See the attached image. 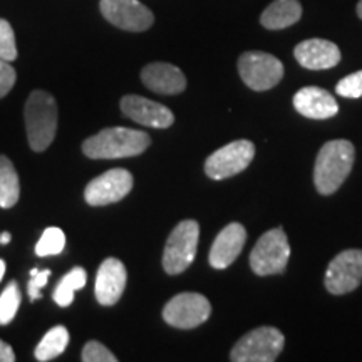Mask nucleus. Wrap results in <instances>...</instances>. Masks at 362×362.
I'll return each mask as SVG.
<instances>
[{"label":"nucleus","instance_id":"f8f14e48","mask_svg":"<svg viewBox=\"0 0 362 362\" xmlns=\"http://www.w3.org/2000/svg\"><path fill=\"white\" fill-rule=\"evenodd\" d=\"M101 13L107 22L129 33H143L155 22V16L138 0H101Z\"/></svg>","mask_w":362,"mask_h":362},{"label":"nucleus","instance_id":"6ab92c4d","mask_svg":"<svg viewBox=\"0 0 362 362\" xmlns=\"http://www.w3.org/2000/svg\"><path fill=\"white\" fill-rule=\"evenodd\" d=\"M302 17V6L298 0H275L262 13L260 22L265 29L279 30L291 27Z\"/></svg>","mask_w":362,"mask_h":362},{"label":"nucleus","instance_id":"f3484780","mask_svg":"<svg viewBox=\"0 0 362 362\" xmlns=\"http://www.w3.org/2000/svg\"><path fill=\"white\" fill-rule=\"evenodd\" d=\"M293 107L298 115L310 119H329L339 111V104L332 94L315 86H307L298 90L293 96Z\"/></svg>","mask_w":362,"mask_h":362},{"label":"nucleus","instance_id":"412c9836","mask_svg":"<svg viewBox=\"0 0 362 362\" xmlns=\"http://www.w3.org/2000/svg\"><path fill=\"white\" fill-rule=\"evenodd\" d=\"M67 344H69L67 329L64 325H56L40 339L37 347H35V359L40 362L56 359L57 356H61L66 351Z\"/></svg>","mask_w":362,"mask_h":362},{"label":"nucleus","instance_id":"f03ea898","mask_svg":"<svg viewBox=\"0 0 362 362\" xmlns=\"http://www.w3.org/2000/svg\"><path fill=\"white\" fill-rule=\"evenodd\" d=\"M354 146L347 139H334L320 148L315 160L314 183L320 194L336 193L354 165Z\"/></svg>","mask_w":362,"mask_h":362},{"label":"nucleus","instance_id":"c85d7f7f","mask_svg":"<svg viewBox=\"0 0 362 362\" xmlns=\"http://www.w3.org/2000/svg\"><path fill=\"white\" fill-rule=\"evenodd\" d=\"M16 69H13L11 62L0 59V98L7 96L11 93L13 84H16Z\"/></svg>","mask_w":362,"mask_h":362},{"label":"nucleus","instance_id":"9b49d317","mask_svg":"<svg viewBox=\"0 0 362 362\" xmlns=\"http://www.w3.org/2000/svg\"><path fill=\"white\" fill-rule=\"evenodd\" d=\"M134 180L128 170L115 168L89 181L84 198L90 206H106L121 202L133 189Z\"/></svg>","mask_w":362,"mask_h":362},{"label":"nucleus","instance_id":"c756f323","mask_svg":"<svg viewBox=\"0 0 362 362\" xmlns=\"http://www.w3.org/2000/svg\"><path fill=\"white\" fill-rule=\"evenodd\" d=\"M16 361V352L7 342L0 339V362H13Z\"/></svg>","mask_w":362,"mask_h":362},{"label":"nucleus","instance_id":"dca6fc26","mask_svg":"<svg viewBox=\"0 0 362 362\" xmlns=\"http://www.w3.org/2000/svg\"><path fill=\"white\" fill-rule=\"evenodd\" d=\"M247 240L245 226L240 223H230L215 238L210 250V265L214 269L223 270L237 260L242 253Z\"/></svg>","mask_w":362,"mask_h":362},{"label":"nucleus","instance_id":"7ed1b4c3","mask_svg":"<svg viewBox=\"0 0 362 362\" xmlns=\"http://www.w3.org/2000/svg\"><path fill=\"white\" fill-rule=\"evenodd\" d=\"M27 139L34 151H45L56 138L57 104L45 90H34L24 110Z\"/></svg>","mask_w":362,"mask_h":362},{"label":"nucleus","instance_id":"5701e85b","mask_svg":"<svg viewBox=\"0 0 362 362\" xmlns=\"http://www.w3.org/2000/svg\"><path fill=\"white\" fill-rule=\"evenodd\" d=\"M22 296L17 282H11L0 293V325L11 324L19 310Z\"/></svg>","mask_w":362,"mask_h":362},{"label":"nucleus","instance_id":"ddd939ff","mask_svg":"<svg viewBox=\"0 0 362 362\" xmlns=\"http://www.w3.org/2000/svg\"><path fill=\"white\" fill-rule=\"evenodd\" d=\"M121 111L129 119L136 121L138 124L148 126V128L166 129L175 123V115L165 104L136 96V94H129L121 99Z\"/></svg>","mask_w":362,"mask_h":362},{"label":"nucleus","instance_id":"6e6552de","mask_svg":"<svg viewBox=\"0 0 362 362\" xmlns=\"http://www.w3.org/2000/svg\"><path fill=\"white\" fill-rule=\"evenodd\" d=\"M255 158V144L248 139H238L216 149L205 161V173L211 180H225L242 173Z\"/></svg>","mask_w":362,"mask_h":362},{"label":"nucleus","instance_id":"423d86ee","mask_svg":"<svg viewBox=\"0 0 362 362\" xmlns=\"http://www.w3.org/2000/svg\"><path fill=\"white\" fill-rule=\"evenodd\" d=\"M291 259V245L282 228L265 232L250 253V267L255 275L282 274Z\"/></svg>","mask_w":362,"mask_h":362},{"label":"nucleus","instance_id":"f257e3e1","mask_svg":"<svg viewBox=\"0 0 362 362\" xmlns=\"http://www.w3.org/2000/svg\"><path fill=\"white\" fill-rule=\"evenodd\" d=\"M151 138L139 129L106 128L83 143V153L93 160H117L146 151Z\"/></svg>","mask_w":362,"mask_h":362},{"label":"nucleus","instance_id":"9d476101","mask_svg":"<svg viewBox=\"0 0 362 362\" xmlns=\"http://www.w3.org/2000/svg\"><path fill=\"white\" fill-rule=\"evenodd\" d=\"M362 282V250H344L336 255L325 272V288L334 296L356 291Z\"/></svg>","mask_w":362,"mask_h":362},{"label":"nucleus","instance_id":"7c9ffc66","mask_svg":"<svg viewBox=\"0 0 362 362\" xmlns=\"http://www.w3.org/2000/svg\"><path fill=\"white\" fill-rule=\"evenodd\" d=\"M11 238H12V235L8 233V232H4L2 235H0V243H2V245H7L8 242H11Z\"/></svg>","mask_w":362,"mask_h":362},{"label":"nucleus","instance_id":"4468645a","mask_svg":"<svg viewBox=\"0 0 362 362\" xmlns=\"http://www.w3.org/2000/svg\"><path fill=\"white\" fill-rule=\"evenodd\" d=\"M126 267L121 260L117 259H106L99 267L98 277H96V293L98 302L101 305H115L123 297L126 288Z\"/></svg>","mask_w":362,"mask_h":362},{"label":"nucleus","instance_id":"4be33fe9","mask_svg":"<svg viewBox=\"0 0 362 362\" xmlns=\"http://www.w3.org/2000/svg\"><path fill=\"white\" fill-rule=\"evenodd\" d=\"M88 282V274L83 267H74L69 274L62 277L61 282L57 284L56 291H54V302L59 307H69L74 300V292L83 288Z\"/></svg>","mask_w":362,"mask_h":362},{"label":"nucleus","instance_id":"1a4fd4ad","mask_svg":"<svg viewBox=\"0 0 362 362\" xmlns=\"http://www.w3.org/2000/svg\"><path fill=\"white\" fill-rule=\"evenodd\" d=\"M211 305L202 293L185 292L175 296L163 309L165 322L176 329H194L206 322Z\"/></svg>","mask_w":362,"mask_h":362},{"label":"nucleus","instance_id":"a878e982","mask_svg":"<svg viewBox=\"0 0 362 362\" xmlns=\"http://www.w3.org/2000/svg\"><path fill=\"white\" fill-rule=\"evenodd\" d=\"M336 93L342 98L357 99L362 98V71H357L354 74L346 76L336 86Z\"/></svg>","mask_w":362,"mask_h":362},{"label":"nucleus","instance_id":"2eb2a0df","mask_svg":"<svg viewBox=\"0 0 362 362\" xmlns=\"http://www.w3.org/2000/svg\"><path fill=\"white\" fill-rule=\"evenodd\" d=\"M293 56L298 64L310 71L330 69L341 61V51L337 45L325 39L304 40L293 49Z\"/></svg>","mask_w":362,"mask_h":362},{"label":"nucleus","instance_id":"a211bd4d","mask_svg":"<svg viewBox=\"0 0 362 362\" xmlns=\"http://www.w3.org/2000/svg\"><path fill=\"white\" fill-rule=\"evenodd\" d=\"M141 81L149 90L166 94V96L183 93L187 88V78L181 69L173 64H166V62H153V64L143 67Z\"/></svg>","mask_w":362,"mask_h":362},{"label":"nucleus","instance_id":"39448f33","mask_svg":"<svg viewBox=\"0 0 362 362\" xmlns=\"http://www.w3.org/2000/svg\"><path fill=\"white\" fill-rule=\"evenodd\" d=\"M285 337L279 329L264 325L245 334L235 344L230 359L233 362H274L284 351Z\"/></svg>","mask_w":362,"mask_h":362},{"label":"nucleus","instance_id":"b1692460","mask_svg":"<svg viewBox=\"0 0 362 362\" xmlns=\"http://www.w3.org/2000/svg\"><path fill=\"white\" fill-rule=\"evenodd\" d=\"M66 248V235L57 226H49L44 230L42 237L39 238L37 245H35V253L39 257L59 255Z\"/></svg>","mask_w":362,"mask_h":362},{"label":"nucleus","instance_id":"0eeeda50","mask_svg":"<svg viewBox=\"0 0 362 362\" xmlns=\"http://www.w3.org/2000/svg\"><path fill=\"white\" fill-rule=\"evenodd\" d=\"M240 78L253 90H269L284 78V64L267 52L252 51L238 59Z\"/></svg>","mask_w":362,"mask_h":362},{"label":"nucleus","instance_id":"2f4dec72","mask_svg":"<svg viewBox=\"0 0 362 362\" xmlns=\"http://www.w3.org/2000/svg\"><path fill=\"white\" fill-rule=\"evenodd\" d=\"M4 274H6V262L0 260V282H2L4 279Z\"/></svg>","mask_w":362,"mask_h":362},{"label":"nucleus","instance_id":"473e14b6","mask_svg":"<svg viewBox=\"0 0 362 362\" xmlns=\"http://www.w3.org/2000/svg\"><path fill=\"white\" fill-rule=\"evenodd\" d=\"M357 16L362 19V0H359V4H357Z\"/></svg>","mask_w":362,"mask_h":362},{"label":"nucleus","instance_id":"393cba45","mask_svg":"<svg viewBox=\"0 0 362 362\" xmlns=\"http://www.w3.org/2000/svg\"><path fill=\"white\" fill-rule=\"evenodd\" d=\"M0 59L8 62L17 59L16 34L6 19H0Z\"/></svg>","mask_w":362,"mask_h":362},{"label":"nucleus","instance_id":"bb28decb","mask_svg":"<svg viewBox=\"0 0 362 362\" xmlns=\"http://www.w3.org/2000/svg\"><path fill=\"white\" fill-rule=\"evenodd\" d=\"M84 362H116L117 357L98 341H89L83 349Z\"/></svg>","mask_w":362,"mask_h":362},{"label":"nucleus","instance_id":"aec40b11","mask_svg":"<svg viewBox=\"0 0 362 362\" xmlns=\"http://www.w3.org/2000/svg\"><path fill=\"white\" fill-rule=\"evenodd\" d=\"M21 183L12 161L7 156H0V206L12 208L19 202Z\"/></svg>","mask_w":362,"mask_h":362},{"label":"nucleus","instance_id":"cd10ccee","mask_svg":"<svg viewBox=\"0 0 362 362\" xmlns=\"http://www.w3.org/2000/svg\"><path fill=\"white\" fill-rule=\"evenodd\" d=\"M49 277H51V270H40V272L37 269L30 270V280H29V285H27V292H29L30 300H37V298L42 297L40 288L47 284Z\"/></svg>","mask_w":362,"mask_h":362},{"label":"nucleus","instance_id":"20e7f679","mask_svg":"<svg viewBox=\"0 0 362 362\" xmlns=\"http://www.w3.org/2000/svg\"><path fill=\"white\" fill-rule=\"evenodd\" d=\"M200 240V225L194 220H183L170 233L163 252V269L168 275H178L193 264Z\"/></svg>","mask_w":362,"mask_h":362}]
</instances>
